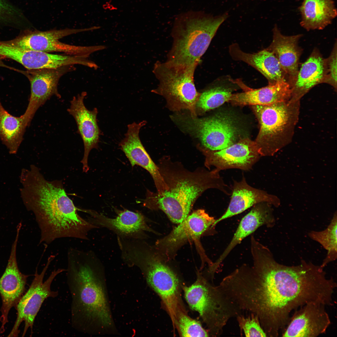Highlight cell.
I'll return each mask as SVG.
<instances>
[{
	"label": "cell",
	"mask_w": 337,
	"mask_h": 337,
	"mask_svg": "<svg viewBox=\"0 0 337 337\" xmlns=\"http://www.w3.org/2000/svg\"><path fill=\"white\" fill-rule=\"evenodd\" d=\"M232 94L231 90L226 87L210 88L200 94L196 106L203 112L215 109L229 102Z\"/></svg>",
	"instance_id": "cell-31"
},
{
	"label": "cell",
	"mask_w": 337,
	"mask_h": 337,
	"mask_svg": "<svg viewBox=\"0 0 337 337\" xmlns=\"http://www.w3.org/2000/svg\"><path fill=\"white\" fill-rule=\"evenodd\" d=\"M227 12L213 16L202 11L181 13L175 19L172 30V46L166 61L177 64H198Z\"/></svg>",
	"instance_id": "cell-5"
},
{
	"label": "cell",
	"mask_w": 337,
	"mask_h": 337,
	"mask_svg": "<svg viewBox=\"0 0 337 337\" xmlns=\"http://www.w3.org/2000/svg\"><path fill=\"white\" fill-rule=\"evenodd\" d=\"M198 65L157 61L153 72L159 84L152 92L164 96L173 109L188 110L191 116L195 117L196 105L200 94L196 90L193 79Z\"/></svg>",
	"instance_id": "cell-9"
},
{
	"label": "cell",
	"mask_w": 337,
	"mask_h": 337,
	"mask_svg": "<svg viewBox=\"0 0 337 337\" xmlns=\"http://www.w3.org/2000/svg\"><path fill=\"white\" fill-rule=\"evenodd\" d=\"M173 118L184 130L198 138L208 150L223 149L242 138L236 121L228 115L219 114L202 119L179 115Z\"/></svg>",
	"instance_id": "cell-10"
},
{
	"label": "cell",
	"mask_w": 337,
	"mask_h": 337,
	"mask_svg": "<svg viewBox=\"0 0 337 337\" xmlns=\"http://www.w3.org/2000/svg\"><path fill=\"white\" fill-rule=\"evenodd\" d=\"M100 28L99 26H94L85 28H66L44 31L27 29L22 30L15 38L4 42L7 44L27 50L48 53L61 52L66 55L87 58L91 53L103 50L106 47L104 45L76 46L64 43L59 40L72 34Z\"/></svg>",
	"instance_id": "cell-11"
},
{
	"label": "cell",
	"mask_w": 337,
	"mask_h": 337,
	"mask_svg": "<svg viewBox=\"0 0 337 337\" xmlns=\"http://www.w3.org/2000/svg\"><path fill=\"white\" fill-rule=\"evenodd\" d=\"M263 202L277 205L273 196L249 185L243 176L240 181H234L231 198L228 208L222 216L216 220L213 226L224 219L240 214L257 204Z\"/></svg>",
	"instance_id": "cell-25"
},
{
	"label": "cell",
	"mask_w": 337,
	"mask_h": 337,
	"mask_svg": "<svg viewBox=\"0 0 337 337\" xmlns=\"http://www.w3.org/2000/svg\"><path fill=\"white\" fill-rule=\"evenodd\" d=\"M236 318L241 334L243 332L246 337H267L258 316L255 314L250 313L247 317L239 315Z\"/></svg>",
	"instance_id": "cell-33"
},
{
	"label": "cell",
	"mask_w": 337,
	"mask_h": 337,
	"mask_svg": "<svg viewBox=\"0 0 337 337\" xmlns=\"http://www.w3.org/2000/svg\"><path fill=\"white\" fill-rule=\"evenodd\" d=\"M73 65L56 69L27 70L22 73L28 78L31 94L27 108L22 115L27 125H30L36 111L53 95L60 98L58 84L65 74L74 70Z\"/></svg>",
	"instance_id": "cell-13"
},
{
	"label": "cell",
	"mask_w": 337,
	"mask_h": 337,
	"mask_svg": "<svg viewBox=\"0 0 337 337\" xmlns=\"http://www.w3.org/2000/svg\"><path fill=\"white\" fill-rule=\"evenodd\" d=\"M157 166L168 189L161 194L147 190L143 205L152 210H161L174 223L178 224L186 218L196 200L208 189L230 194L215 169L199 168L191 171L179 163L166 159L160 160Z\"/></svg>",
	"instance_id": "cell-3"
},
{
	"label": "cell",
	"mask_w": 337,
	"mask_h": 337,
	"mask_svg": "<svg viewBox=\"0 0 337 337\" xmlns=\"http://www.w3.org/2000/svg\"><path fill=\"white\" fill-rule=\"evenodd\" d=\"M97 259L90 252L70 248L68 252L66 271L72 298L71 323L79 331L95 322L106 327L112 323L104 290L94 268Z\"/></svg>",
	"instance_id": "cell-4"
},
{
	"label": "cell",
	"mask_w": 337,
	"mask_h": 337,
	"mask_svg": "<svg viewBox=\"0 0 337 337\" xmlns=\"http://www.w3.org/2000/svg\"><path fill=\"white\" fill-rule=\"evenodd\" d=\"M31 23L22 10L9 0H0V26L29 28Z\"/></svg>",
	"instance_id": "cell-30"
},
{
	"label": "cell",
	"mask_w": 337,
	"mask_h": 337,
	"mask_svg": "<svg viewBox=\"0 0 337 337\" xmlns=\"http://www.w3.org/2000/svg\"><path fill=\"white\" fill-rule=\"evenodd\" d=\"M146 121L137 123L134 122L127 125L125 137L119 144L120 149L125 153L132 167L139 165L147 170L152 176L159 194L168 187L159 172V168L146 151L140 140L139 133L141 128Z\"/></svg>",
	"instance_id": "cell-20"
},
{
	"label": "cell",
	"mask_w": 337,
	"mask_h": 337,
	"mask_svg": "<svg viewBox=\"0 0 337 337\" xmlns=\"http://www.w3.org/2000/svg\"><path fill=\"white\" fill-rule=\"evenodd\" d=\"M2 57L0 56V67L6 68H7L9 69L12 70H14V71L16 70V69L12 67L8 66L5 64L2 60Z\"/></svg>",
	"instance_id": "cell-35"
},
{
	"label": "cell",
	"mask_w": 337,
	"mask_h": 337,
	"mask_svg": "<svg viewBox=\"0 0 337 337\" xmlns=\"http://www.w3.org/2000/svg\"><path fill=\"white\" fill-rule=\"evenodd\" d=\"M27 126L22 115L16 117L3 108L0 100V138L11 154H15Z\"/></svg>",
	"instance_id": "cell-28"
},
{
	"label": "cell",
	"mask_w": 337,
	"mask_h": 337,
	"mask_svg": "<svg viewBox=\"0 0 337 337\" xmlns=\"http://www.w3.org/2000/svg\"><path fill=\"white\" fill-rule=\"evenodd\" d=\"M265 202L253 206L250 212L241 220L232 239L219 258L213 263L212 269L216 271L220 265L231 251L245 237L260 226L272 227L275 219L270 207Z\"/></svg>",
	"instance_id": "cell-22"
},
{
	"label": "cell",
	"mask_w": 337,
	"mask_h": 337,
	"mask_svg": "<svg viewBox=\"0 0 337 337\" xmlns=\"http://www.w3.org/2000/svg\"><path fill=\"white\" fill-rule=\"evenodd\" d=\"M229 51L234 60L243 61L254 67L267 79L268 82L286 80V76L277 59L267 49L255 53H246L234 43L230 46Z\"/></svg>",
	"instance_id": "cell-26"
},
{
	"label": "cell",
	"mask_w": 337,
	"mask_h": 337,
	"mask_svg": "<svg viewBox=\"0 0 337 337\" xmlns=\"http://www.w3.org/2000/svg\"><path fill=\"white\" fill-rule=\"evenodd\" d=\"M20 181L23 202L34 214L40 229L39 244L65 237L88 240L89 232L98 228L78 213V208L67 195L61 180H46L38 168L32 165L22 170Z\"/></svg>",
	"instance_id": "cell-2"
},
{
	"label": "cell",
	"mask_w": 337,
	"mask_h": 337,
	"mask_svg": "<svg viewBox=\"0 0 337 337\" xmlns=\"http://www.w3.org/2000/svg\"><path fill=\"white\" fill-rule=\"evenodd\" d=\"M86 92L74 97L70 101V106L67 111L74 118L76 123L77 131L82 139L84 146V154L81 162L83 165V172L87 173L89 169L88 158L90 151L97 149L101 132L98 125L97 116L98 110L95 108L92 110L85 107L84 100L86 95Z\"/></svg>",
	"instance_id": "cell-18"
},
{
	"label": "cell",
	"mask_w": 337,
	"mask_h": 337,
	"mask_svg": "<svg viewBox=\"0 0 337 337\" xmlns=\"http://www.w3.org/2000/svg\"><path fill=\"white\" fill-rule=\"evenodd\" d=\"M173 327L182 337H209V333L199 321L190 317L187 312L177 317Z\"/></svg>",
	"instance_id": "cell-32"
},
{
	"label": "cell",
	"mask_w": 337,
	"mask_h": 337,
	"mask_svg": "<svg viewBox=\"0 0 337 337\" xmlns=\"http://www.w3.org/2000/svg\"><path fill=\"white\" fill-rule=\"evenodd\" d=\"M121 257L128 265L137 266L143 271L148 283L161 298L173 325L178 315L187 312L176 275L143 240L127 242L122 248Z\"/></svg>",
	"instance_id": "cell-6"
},
{
	"label": "cell",
	"mask_w": 337,
	"mask_h": 337,
	"mask_svg": "<svg viewBox=\"0 0 337 337\" xmlns=\"http://www.w3.org/2000/svg\"><path fill=\"white\" fill-rule=\"evenodd\" d=\"M115 210L117 216L112 218L94 210L79 209V211L90 215L86 220L91 223L99 228H106L121 238L144 240L146 237V232H153L147 224L146 218L142 212L126 209L115 208Z\"/></svg>",
	"instance_id": "cell-14"
},
{
	"label": "cell",
	"mask_w": 337,
	"mask_h": 337,
	"mask_svg": "<svg viewBox=\"0 0 337 337\" xmlns=\"http://www.w3.org/2000/svg\"><path fill=\"white\" fill-rule=\"evenodd\" d=\"M216 220L203 209H199L188 215L167 236L158 240L155 248L166 255L173 253L187 241L195 240L213 225Z\"/></svg>",
	"instance_id": "cell-19"
},
{
	"label": "cell",
	"mask_w": 337,
	"mask_h": 337,
	"mask_svg": "<svg viewBox=\"0 0 337 337\" xmlns=\"http://www.w3.org/2000/svg\"><path fill=\"white\" fill-rule=\"evenodd\" d=\"M326 75V59L315 48L299 70L296 81L291 88V98L300 100L312 88L323 83Z\"/></svg>",
	"instance_id": "cell-24"
},
{
	"label": "cell",
	"mask_w": 337,
	"mask_h": 337,
	"mask_svg": "<svg viewBox=\"0 0 337 337\" xmlns=\"http://www.w3.org/2000/svg\"><path fill=\"white\" fill-rule=\"evenodd\" d=\"M253 265L237 274L233 291L243 311L257 315L267 337H277L285 329L292 311L310 303L333 304L337 287L324 268L301 260L296 266L279 263L269 249L256 239L251 241Z\"/></svg>",
	"instance_id": "cell-1"
},
{
	"label": "cell",
	"mask_w": 337,
	"mask_h": 337,
	"mask_svg": "<svg viewBox=\"0 0 337 337\" xmlns=\"http://www.w3.org/2000/svg\"><path fill=\"white\" fill-rule=\"evenodd\" d=\"M251 107L260 129L255 141L261 156H270L292 140L300 113V100Z\"/></svg>",
	"instance_id": "cell-7"
},
{
	"label": "cell",
	"mask_w": 337,
	"mask_h": 337,
	"mask_svg": "<svg viewBox=\"0 0 337 337\" xmlns=\"http://www.w3.org/2000/svg\"><path fill=\"white\" fill-rule=\"evenodd\" d=\"M300 25L307 31L322 30L336 17L333 0H304L299 7Z\"/></svg>",
	"instance_id": "cell-27"
},
{
	"label": "cell",
	"mask_w": 337,
	"mask_h": 337,
	"mask_svg": "<svg viewBox=\"0 0 337 337\" xmlns=\"http://www.w3.org/2000/svg\"><path fill=\"white\" fill-rule=\"evenodd\" d=\"M337 217L335 213L330 224L325 230L320 231H312L308 233L311 239L320 243L327 251L326 256L320 265L323 268L337 259Z\"/></svg>",
	"instance_id": "cell-29"
},
{
	"label": "cell",
	"mask_w": 337,
	"mask_h": 337,
	"mask_svg": "<svg viewBox=\"0 0 337 337\" xmlns=\"http://www.w3.org/2000/svg\"><path fill=\"white\" fill-rule=\"evenodd\" d=\"M273 39L266 48L277 59L285 73L291 88L295 83L299 71V63L302 49L298 42L302 35L286 36L282 34L276 25L272 30Z\"/></svg>",
	"instance_id": "cell-21"
},
{
	"label": "cell",
	"mask_w": 337,
	"mask_h": 337,
	"mask_svg": "<svg viewBox=\"0 0 337 337\" xmlns=\"http://www.w3.org/2000/svg\"><path fill=\"white\" fill-rule=\"evenodd\" d=\"M243 91L232 94L229 102L242 106L266 105L288 101L291 95V87L286 79L268 82L266 86L257 89L247 86Z\"/></svg>",
	"instance_id": "cell-23"
},
{
	"label": "cell",
	"mask_w": 337,
	"mask_h": 337,
	"mask_svg": "<svg viewBox=\"0 0 337 337\" xmlns=\"http://www.w3.org/2000/svg\"><path fill=\"white\" fill-rule=\"evenodd\" d=\"M202 150L205 156V166L209 168L214 166L219 172L230 168L249 170L260 156L255 141L247 137L220 150Z\"/></svg>",
	"instance_id": "cell-15"
},
{
	"label": "cell",
	"mask_w": 337,
	"mask_h": 337,
	"mask_svg": "<svg viewBox=\"0 0 337 337\" xmlns=\"http://www.w3.org/2000/svg\"><path fill=\"white\" fill-rule=\"evenodd\" d=\"M337 45L336 41L329 56L326 59L327 75L323 83L328 84L337 90Z\"/></svg>",
	"instance_id": "cell-34"
},
{
	"label": "cell",
	"mask_w": 337,
	"mask_h": 337,
	"mask_svg": "<svg viewBox=\"0 0 337 337\" xmlns=\"http://www.w3.org/2000/svg\"><path fill=\"white\" fill-rule=\"evenodd\" d=\"M55 257L51 255L48 258L45 266L40 274L38 272L37 267L34 277L29 288L22 296L15 307L17 310V318L8 337L18 336L20 332L19 328L22 322H24V327L22 336L25 335L29 328L32 334L36 317L42 303L48 298L57 296V291L51 290V284L57 275L66 270L61 268L54 270L48 278L43 281L45 273Z\"/></svg>",
	"instance_id": "cell-12"
},
{
	"label": "cell",
	"mask_w": 337,
	"mask_h": 337,
	"mask_svg": "<svg viewBox=\"0 0 337 337\" xmlns=\"http://www.w3.org/2000/svg\"><path fill=\"white\" fill-rule=\"evenodd\" d=\"M20 230H17L7 265L0 278V295L2 300L0 334L5 331V325L8 322L9 311L12 307H16L23 295L28 277L20 272L17 261L16 248Z\"/></svg>",
	"instance_id": "cell-16"
},
{
	"label": "cell",
	"mask_w": 337,
	"mask_h": 337,
	"mask_svg": "<svg viewBox=\"0 0 337 337\" xmlns=\"http://www.w3.org/2000/svg\"><path fill=\"white\" fill-rule=\"evenodd\" d=\"M326 306L321 303H310L295 310L282 336L315 337L325 334L331 324Z\"/></svg>",
	"instance_id": "cell-17"
},
{
	"label": "cell",
	"mask_w": 337,
	"mask_h": 337,
	"mask_svg": "<svg viewBox=\"0 0 337 337\" xmlns=\"http://www.w3.org/2000/svg\"><path fill=\"white\" fill-rule=\"evenodd\" d=\"M182 287L188 304L199 313L210 336L220 335L230 319L243 314V311L225 296L218 286L212 284L200 274L191 285Z\"/></svg>",
	"instance_id": "cell-8"
}]
</instances>
